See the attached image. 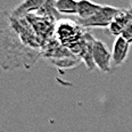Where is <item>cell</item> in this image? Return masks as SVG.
Here are the masks:
<instances>
[{"label":"cell","instance_id":"5b68a950","mask_svg":"<svg viewBox=\"0 0 132 132\" xmlns=\"http://www.w3.org/2000/svg\"><path fill=\"white\" fill-rule=\"evenodd\" d=\"M131 45L128 43L123 38H116L112 48V68L120 67L125 63L130 53Z\"/></svg>","mask_w":132,"mask_h":132},{"label":"cell","instance_id":"8992f818","mask_svg":"<svg viewBox=\"0 0 132 132\" xmlns=\"http://www.w3.org/2000/svg\"><path fill=\"white\" fill-rule=\"evenodd\" d=\"M103 5L95 4L88 0H80L78 1V16L79 20H88L101 8Z\"/></svg>","mask_w":132,"mask_h":132},{"label":"cell","instance_id":"3957f363","mask_svg":"<svg viewBox=\"0 0 132 132\" xmlns=\"http://www.w3.org/2000/svg\"><path fill=\"white\" fill-rule=\"evenodd\" d=\"M83 29L78 23L71 21L62 20L56 25V35L57 39L63 46H68L73 42H76L84 34Z\"/></svg>","mask_w":132,"mask_h":132},{"label":"cell","instance_id":"9c48e42d","mask_svg":"<svg viewBox=\"0 0 132 132\" xmlns=\"http://www.w3.org/2000/svg\"><path fill=\"white\" fill-rule=\"evenodd\" d=\"M121 38H123L128 43L132 45V23L124 27L122 34H121Z\"/></svg>","mask_w":132,"mask_h":132},{"label":"cell","instance_id":"7a4b0ae2","mask_svg":"<svg viewBox=\"0 0 132 132\" xmlns=\"http://www.w3.org/2000/svg\"><path fill=\"white\" fill-rule=\"evenodd\" d=\"M122 12V8L112 7V6H101L93 16L88 20H78L76 23L82 29H108L111 23L115 20L119 14Z\"/></svg>","mask_w":132,"mask_h":132},{"label":"cell","instance_id":"6da1fadb","mask_svg":"<svg viewBox=\"0 0 132 132\" xmlns=\"http://www.w3.org/2000/svg\"><path fill=\"white\" fill-rule=\"evenodd\" d=\"M12 17L8 13H0V66L4 70L23 66L29 68L34 65L41 51L25 45L15 25L12 27Z\"/></svg>","mask_w":132,"mask_h":132},{"label":"cell","instance_id":"30bf717a","mask_svg":"<svg viewBox=\"0 0 132 132\" xmlns=\"http://www.w3.org/2000/svg\"><path fill=\"white\" fill-rule=\"evenodd\" d=\"M130 6H131V9H132V1L130 2Z\"/></svg>","mask_w":132,"mask_h":132},{"label":"cell","instance_id":"52a82bcc","mask_svg":"<svg viewBox=\"0 0 132 132\" xmlns=\"http://www.w3.org/2000/svg\"><path fill=\"white\" fill-rule=\"evenodd\" d=\"M55 10L63 15H78V1L74 0H57Z\"/></svg>","mask_w":132,"mask_h":132},{"label":"cell","instance_id":"ba28073f","mask_svg":"<svg viewBox=\"0 0 132 132\" xmlns=\"http://www.w3.org/2000/svg\"><path fill=\"white\" fill-rule=\"evenodd\" d=\"M124 27L125 25L123 24V22L119 20L117 18V16L115 17V20L111 23V25L108 26V32L111 33V34L113 35V37H117V38H120L121 37V34H122V32H123V30H124Z\"/></svg>","mask_w":132,"mask_h":132},{"label":"cell","instance_id":"277c9868","mask_svg":"<svg viewBox=\"0 0 132 132\" xmlns=\"http://www.w3.org/2000/svg\"><path fill=\"white\" fill-rule=\"evenodd\" d=\"M93 63L96 67L104 73L112 71V53L101 40L96 39L93 45Z\"/></svg>","mask_w":132,"mask_h":132}]
</instances>
